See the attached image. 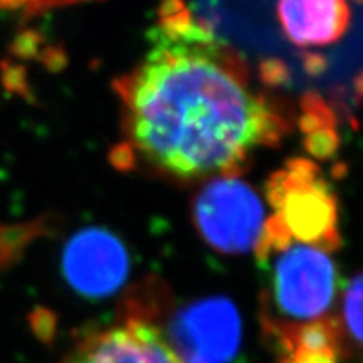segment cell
I'll use <instances>...</instances> for the list:
<instances>
[{
	"label": "cell",
	"mask_w": 363,
	"mask_h": 363,
	"mask_svg": "<svg viewBox=\"0 0 363 363\" xmlns=\"http://www.w3.org/2000/svg\"><path fill=\"white\" fill-rule=\"evenodd\" d=\"M118 94L131 155L175 179L235 174L254 150L288 131L239 54L182 0L163 2L147 51L118 81Z\"/></svg>",
	"instance_id": "obj_1"
},
{
	"label": "cell",
	"mask_w": 363,
	"mask_h": 363,
	"mask_svg": "<svg viewBox=\"0 0 363 363\" xmlns=\"http://www.w3.org/2000/svg\"><path fill=\"white\" fill-rule=\"evenodd\" d=\"M254 254L267 271L262 321L303 325L331 316L338 298V267L331 251L261 235Z\"/></svg>",
	"instance_id": "obj_2"
},
{
	"label": "cell",
	"mask_w": 363,
	"mask_h": 363,
	"mask_svg": "<svg viewBox=\"0 0 363 363\" xmlns=\"http://www.w3.org/2000/svg\"><path fill=\"white\" fill-rule=\"evenodd\" d=\"M271 216L262 233L335 252L340 247L338 203L321 170L310 160H289L267 182Z\"/></svg>",
	"instance_id": "obj_3"
},
{
	"label": "cell",
	"mask_w": 363,
	"mask_h": 363,
	"mask_svg": "<svg viewBox=\"0 0 363 363\" xmlns=\"http://www.w3.org/2000/svg\"><path fill=\"white\" fill-rule=\"evenodd\" d=\"M192 219L203 242L219 254L238 256L256 249L267 217L256 190L227 174L211 179L195 195Z\"/></svg>",
	"instance_id": "obj_4"
},
{
	"label": "cell",
	"mask_w": 363,
	"mask_h": 363,
	"mask_svg": "<svg viewBox=\"0 0 363 363\" xmlns=\"http://www.w3.org/2000/svg\"><path fill=\"white\" fill-rule=\"evenodd\" d=\"M180 363H227L238 350L240 320L225 298H207L182 308L160 328Z\"/></svg>",
	"instance_id": "obj_5"
},
{
	"label": "cell",
	"mask_w": 363,
	"mask_h": 363,
	"mask_svg": "<svg viewBox=\"0 0 363 363\" xmlns=\"http://www.w3.org/2000/svg\"><path fill=\"white\" fill-rule=\"evenodd\" d=\"M62 272L71 288L83 296H110L128 278L130 254L111 230L86 227L66 242Z\"/></svg>",
	"instance_id": "obj_6"
},
{
	"label": "cell",
	"mask_w": 363,
	"mask_h": 363,
	"mask_svg": "<svg viewBox=\"0 0 363 363\" xmlns=\"http://www.w3.org/2000/svg\"><path fill=\"white\" fill-rule=\"evenodd\" d=\"M278 363H342L350 358L337 316L303 325H281L262 321Z\"/></svg>",
	"instance_id": "obj_7"
},
{
	"label": "cell",
	"mask_w": 363,
	"mask_h": 363,
	"mask_svg": "<svg viewBox=\"0 0 363 363\" xmlns=\"http://www.w3.org/2000/svg\"><path fill=\"white\" fill-rule=\"evenodd\" d=\"M278 17L293 44L316 48L342 38L352 16L347 0H279Z\"/></svg>",
	"instance_id": "obj_8"
},
{
	"label": "cell",
	"mask_w": 363,
	"mask_h": 363,
	"mask_svg": "<svg viewBox=\"0 0 363 363\" xmlns=\"http://www.w3.org/2000/svg\"><path fill=\"white\" fill-rule=\"evenodd\" d=\"M362 276L357 274L345 288L337 320L352 353H357L362 342Z\"/></svg>",
	"instance_id": "obj_9"
},
{
	"label": "cell",
	"mask_w": 363,
	"mask_h": 363,
	"mask_svg": "<svg viewBox=\"0 0 363 363\" xmlns=\"http://www.w3.org/2000/svg\"><path fill=\"white\" fill-rule=\"evenodd\" d=\"M61 363H103V362L96 357V353L91 350L88 343L81 338L79 343L72 348V352Z\"/></svg>",
	"instance_id": "obj_10"
},
{
	"label": "cell",
	"mask_w": 363,
	"mask_h": 363,
	"mask_svg": "<svg viewBox=\"0 0 363 363\" xmlns=\"http://www.w3.org/2000/svg\"><path fill=\"white\" fill-rule=\"evenodd\" d=\"M170 363H180L179 360H174V362H170Z\"/></svg>",
	"instance_id": "obj_11"
}]
</instances>
